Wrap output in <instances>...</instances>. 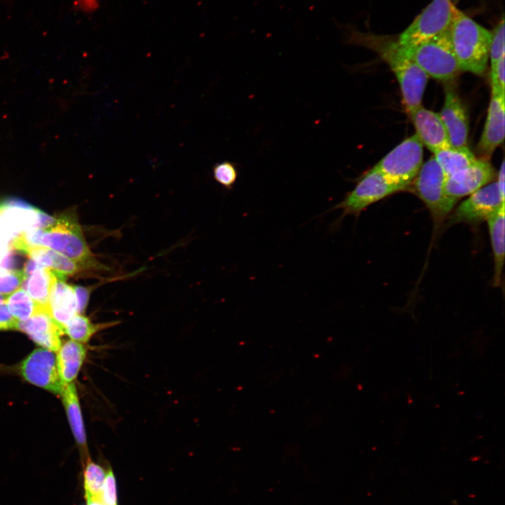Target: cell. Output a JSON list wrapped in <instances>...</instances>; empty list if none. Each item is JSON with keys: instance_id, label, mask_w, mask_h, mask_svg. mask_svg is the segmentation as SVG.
<instances>
[{"instance_id": "obj_1", "label": "cell", "mask_w": 505, "mask_h": 505, "mask_svg": "<svg viewBox=\"0 0 505 505\" xmlns=\"http://www.w3.org/2000/svg\"><path fill=\"white\" fill-rule=\"evenodd\" d=\"M20 237L27 245V252L33 247H44L69 258L84 269L108 270L90 251L75 213L62 214L50 225Z\"/></svg>"}, {"instance_id": "obj_2", "label": "cell", "mask_w": 505, "mask_h": 505, "mask_svg": "<svg viewBox=\"0 0 505 505\" xmlns=\"http://www.w3.org/2000/svg\"><path fill=\"white\" fill-rule=\"evenodd\" d=\"M449 34L460 70L483 74L487 67L492 34L458 10Z\"/></svg>"}, {"instance_id": "obj_3", "label": "cell", "mask_w": 505, "mask_h": 505, "mask_svg": "<svg viewBox=\"0 0 505 505\" xmlns=\"http://www.w3.org/2000/svg\"><path fill=\"white\" fill-rule=\"evenodd\" d=\"M398 50L416 64L429 77L448 82L461 71L451 44L449 31L412 46H400Z\"/></svg>"}, {"instance_id": "obj_4", "label": "cell", "mask_w": 505, "mask_h": 505, "mask_svg": "<svg viewBox=\"0 0 505 505\" xmlns=\"http://www.w3.org/2000/svg\"><path fill=\"white\" fill-rule=\"evenodd\" d=\"M445 175L434 156L422 164L411 184L413 190L430 211L437 227L453 210L455 203L445 193Z\"/></svg>"}, {"instance_id": "obj_5", "label": "cell", "mask_w": 505, "mask_h": 505, "mask_svg": "<svg viewBox=\"0 0 505 505\" xmlns=\"http://www.w3.org/2000/svg\"><path fill=\"white\" fill-rule=\"evenodd\" d=\"M423 147L415 134L398 144L374 167L389 181L405 190L411 184L423 164Z\"/></svg>"}, {"instance_id": "obj_6", "label": "cell", "mask_w": 505, "mask_h": 505, "mask_svg": "<svg viewBox=\"0 0 505 505\" xmlns=\"http://www.w3.org/2000/svg\"><path fill=\"white\" fill-rule=\"evenodd\" d=\"M379 52L399 83L403 103L409 114L422 105L429 76L416 64L398 50L395 42L381 46Z\"/></svg>"}, {"instance_id": "obj_7", "label": "cell", "mask_w": 505, "mask_h": 505, "mask_svg": "<svg viewBox=\"0 0 505 505\" xmlns=\"http://www.w3.org/2000/svg\"><path fill=\"white\" fill-rule=\"evenodd\" d=\"M457 11L451 0H433L396 43L400 46L416 45L448 32Z\"/></svg>"}, {"instance_id": "obj_8", "label": "cell", "mask_w": 505, "mask_h": 505, "mask_svg": "<svg viewBox=\"0 0 505 505\" xmlns=\"http://www.w3.org/2000/svg\"><path fill=\"white\" fill-rule=\"evenodd\" d=\"M403 189L389 181L375 167L366 172L357 182L355 187L333 209L342 210L339 220L344 216L358 217L370 205Z\"/></svg>"}, {"instance_id": "obj_9", "label": "cell", "mask_w": 505, "mask_h": 505, "mask_svg": "<svg viewBox=\"0 0 505 505\" xmlns=\"http://www.w3.org/2000/svg\"><path fill=\"white\" fill-rule=\"evenodd\" d=\"M504 206V196L497 182H493L470 194L457 207L449 217L448 224H476L487 219Z\"/></svg>"}, {"instance_id": "obj_10", "label": "cell", "mask_w": 505, "mask_h": 505, "mask_svg": "<svg viewBox=\"0 0 505 505\" xmlns=\"http://www.w3.org/2000/svg\"><path fill=\"white\" fill-rule=\"evenodd\" d=\"M19 371L28 382L62 395L65 385L60 377L53 351L41 348L35 349L21 363Z\"/></svg>"}, {"instance_id": "obj_11", "label": "cell", "mask_w": 505, "mask_h": 505, "mask_svg": "<svg viewBox=\"0 0 505 505\" xmlns=\"http://www.w3.org/2000/svg\"><path fill=\"white\" fill-rule=\"evenodd\" d=\"M492 86L491 99L483 131L476 146L478 158L489 161L504 140V90Z\"/></svg>"}, {"instance_id": "obj_12", "label": "cell", "mask_w": 505, "mask_h": 505, "mask_svg": "<svg viewBox=\"0 0 505 505\" xmlns=\"http://www.w3.org/2000/svg\"><path fill=\"white\" fill-rule=\"evenodd\" d=\"M496 172L489 161L477 159L466 168L446 178L445 193L454 203L490 183Z\"/></svg>"}, {"instance_id": "obj_13", "label": "cell", "mask_w": 505, "mask_h": 505, "mask_svg": "<svg viewBox=\"0 0 505 505\" xmlns=\"http://www.w3.org/2000/svg\"><path fill=\"white\" fill-rule=\"evenodd\" d=\"M440 117L446 129L451 147L467 146L469 117L456 90L447 86Z\"/></svg>"}, {"instance_id": "obj_14", "label": "cell", "mask_w": 505, "mask_h": 505, "mask_svg": "<svg viewBox=\"0 0 505 505\" xmlns=\"http://www.w3.org/2000/svg\"><path fill=\"white\" fill-rule=\"evenodd\" d=\"M420 142L433 153L451 147L438 113L420 105L409 113Z\"/></svg>"}, {"instance_id": "obj_15", "label": "cell", "mask_w": 505, "mask_h": 505, "mask_svg": "<svg viewBox=\"0 0 505 505\" xmlns=\"http://www.w3.org/2000/svg\"><path fill=\"white\" fill-rule=\"evenodd\" d=\"M16 330L26 333L35 343L44 349L57 351L64 331L46 309H41L25 321H18Z\"/></svg>"}, {"instance_id": "obj_16", "label": "cell", "mask_w": 505, "mask_h": 505, "mask_svg": "<svg viewBox=\"0 0 505 505\" xmlns=\"http://www.w3.org/2000/svg\"><path fill=\"white\" fill-rule=\"evenodd\" d=\"M55 274L49 296V314L64 331L67 322L77 314V300L73 285L65 281L66 277Z\"/></svg>"}, {"instance_id": "obj_17", "label": "cell", "mask_w": 505, "mask_h": 505, "mask_svg": "<svg viewBox=\"0 0 505 505\" xmlns=\"http://www.w3.org/2000/svg\"><path fill=\"white\" fill-rule=\"evenodd\" d=\"M61 396L83 465L90 457L88 452L86 435L74 382L66 384Z\"/></svg>"}, {"instance_id": "obj_18", "label": "cell", "mask_w": 505, "mask_h": 505, "mask_svg": "<svg viewBox=\"0 0 505 505\" xmlns=\"http://www.w3.org/2000/svg\"><path fill=\"white\" fill-rule=\"evenodd\" d=\"M87 349L84 344L65 341L57 351L56 361L60 377L65 385L72 383L76 378L85 361Z\"/></svg>"}, {"instance_id": "obj_19", "label": "cell", "mask_w": 505, "mask_h": 505, "mask_svg": "<svg viewBox=\"0 0 505 505\" xmlns=\"http://www.w3.org/2000/svg\"><path fill=\"white\" fill-rule=\"evenodd\" d=\"M494 258L493 285L501 286L504 264V206L487 219Z\"/></svg>"}, {"instance_id": "obj_20", "label": "cell", "mask_w": 505, "mask_h": 505, "mask_svg": "<svg viewBox=\"0 0 505 505\" xmlns=\"http://www.w3.org/2000/svg\"><path fill=\"white\" fill-rule=\"evenodd\" d=\"M27 255L41 267H46L65 277L74 275L84 269L81 266L69 258L47 248L33 247Z\"/></svg>"}, {"instance_id": "obj_21", "label": "cell", "mask_w": 505, "mask_h": 505, "mask_svg": "<svg viewBox=\"0 0 505 505\" xmlns=\"http://www.w3.org/2000/svg\"><path fill=\"white\" fill-rule=\"evenodd\" d=\"M55 278L53 271L46 267H39L28 275L22 285V288L31 298L48 312L49 296Z\"/></svg>"}, {"instance_id": "obj_22", "label": "cell", "mask_w": 505, "mask_h": 505, "mask_svg": "<svg viewBox=\"0 0 505 505\" xmlns=\"http://www.w3.org/2000/svg\"><path fill=\"white\" fill-rule=\"evenodd\" d=\"M446 178L474 163L477 158L465 147H450L433 153Z\"/></svg>"}, {"instance_id": "obj_23", "label": "cell", "mask_w": 505, "mask_h": 505, "mask_svg": "<svg viewBox=\"0 0 505 505\" xmlns=\"http://www.w3.org/2000/svg\"><path fill=\"white\" fill-rule=\"evenodd\" d=\"M119 323L118 321L93 323L85 315L76 314L65 325L64 332L72 340L86 344L99 331L109 328Z\"/></svg>"}, {"instance_id": "obj_24", "label": "cell", "mask_w": 505, "mask_h": 505, "mask_svg": "<svg viewBox=\"0 0 505 505\" xmlns=\"http://www.w3.org/2000/svg\"><path fill=\"white\" fill-rule=\"evenodd\" d=\"M107 469L89 457L83 464V485L85 500L100 498Z\"/></svg>"}, {"instance_id": "obj_25", "label": "cell", "mask_w": 505, "mask_h": 505, "mask_svg": "<svg viewBox=\"0 0 505 505\" xmlns=\"http://www.w3.org/2000/svg\"><path fill=\"white\" fill-rule=\"evenodd\" d=\"M5 304L18 321H25L39 311L46 309L38 305L22 288L7 295Z\"/></svg>"}, {"instance_id": "obj_26", "label": "cell", "mask_w": 505, "mask_h": 505, "mask_svg": "<svg viewBox=\"0 0 505 505\" xmlns=\"http://www.w3.org/2000/svg\"><path fill=\"white\" fill-rule=\"evenodd\" d=\"M214 180L227 190H231L238 177V169L234 163L224 161L217 163L213 168Z\"/></svg>"}, {"instance_id": "obj_27", "label": "cell", "mask_w": 505, "mask_h": 505, "mask_svg": "<svg viewBox=\"0 0 505 505\" xmlns=\"http://www.w3.org/2000/svg\"><path fill=\"white\" fill-rule=\"evenodd\" d=\"M100 499L105 505H119L116 477L111 467L107 468Z\"/></svg>"}, {"instance_id": "obj_28", "label": "cell", "mask_w": 505, "mask_h": 505, "mask_svg": "<svg viewBox=\"0 0 505 505\" xmlns=\"http://www.w3.org/2000/svg\"><path fill=\"white\" fill-rule=\"evenodd\" d=\"M504 55V19L499 22L494 34H492V41L490 48L491 68H492L498 60Z\"/></svg>"}, {"instance_id": "obj_29", "label": "cell", "mask_w": 505, "mask_h": 505, "mask_svg": "<svg viewBox=\"0 0 505 505\" xmlns=\"http://www.w3.org/2000/svg\"><path fill=\"white\" fill-rule=\"evenodd\" d=\"M25 278L23 270H15L3 276L0 275V294H11L21 288Z\"/></svg>"}, {"instance_id": "obj_30", "label": "cell", "mask_w": 505, "mask_h": 505, "mask_svg": "<svg viewBox=\"0 0 505 505\" xmlns=\"http://www.w3.org/2000/svg\"><path fill=\"white\" fill-rule=\"evenodd\" d=\"M73 287L77 300V314H83L88 304L90 288L81 285H73Z\"/></svg>"}, {"instance_id": "obj_31", "label": "cell", "mask_w": 505, "mask_h": 505, "mask_svg": "<svg viewBox=\"0 0 505 505\" xmlns=\"http://www.w3.org/2000/svg\"><path fill=\"white\" fill-rule=\"evenodd\" d=\"M18 320L9 312L6 304L0 306V330H16Z\"/></svg>"}, {"instance_id": "obj_32", "label": "cell", "mask_w": 505, "mask_h": 505, "mask_svg": "<svg viewBox=\"0 0 505 505\" xmlns=\"http://www.w3.org/2000/svg\"><path fill=\"white\" fill-rule=\"evenodd\" d=\"M98 7L99 3L97 0H76L74 3V10L88 14L93 13Z\"/></svg>"}, {"instance_id": "obj_33", "label": "cell", "mask_w": 505, "mask_h": 505, "mask_svg": "<svg viewBox=\"0 0 505 505\" xmlns=\"http://www.w3.org/2000/svg\"><path fill=\"white\" fill-rule=\"evenodd\" d=\"M497 184L499 191L504 196V161H502L501 168L498 174Z\"/></svg>"}, {"instance_id": "obj_34", "label": "cell", "mask_w": 505, "mask_h": 505, "mask_svg": "<svg viewBox=\"0 0 505 505\" xmlns=\"http://www.w3.org/2000/svg\"><path fill=\"white\" fill-rule=\"evenodd\" d=\"M86 505H105L100 498L91 499L86 501Z\"/></svg>"}, {"instance_id": "obj_35", "label": "cell", "mask_w": 505, "mask_h": 505, "mask_svg": "<svg viewBox=\"0 0 505 505\" xmlns=\"http://www.w3.org/2000/svg\"><path fill=\"white\" fill-rule=\"evenodd\" d=\"M7 295L0 294V306L6 303Z\"/></svg>"}]
</instances>
